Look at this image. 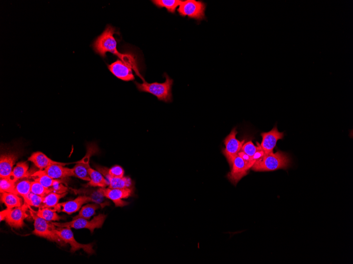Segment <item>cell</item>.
<instances>
[{
  "label": "cell",
  "mask_w": 353,
  "mask_h": 264,
  "mask_svg": "<svg viewBox=\"0 0 353 264\" xmlns=\"http://www.w3.org/2000/svg\"><path fill=\"white\" fill-rule=\"evenodd\" d=\"M261 135L262 141L259 145L265 154L273 153L277 141L284 137V133L278 131L276 126L270 132H263Z\"/></svg>",
  "instance_id": "cell-13"
},
{
  "label": "cell",
  "mask_w": 353,
  "mask_h": 264,
  "mask_svg": "<svg viewBox=\"0 0 353 264\" xmlns=\"http://www.w3.org/2000/svg\"><path fill=\"white\" fill-rule=\"evenodd\" d=\"M108 68L118 78L125 81H133L135 77L132 71V67L122 61L117 62L108 66Z\"/></svg>",
  "instance_id": "cell-15"
},
{
  "label": "cell",
  "mask_w": 353,
  "mask_h": 264,
  "mask_svg": "<svg viewBox=\"0 0 353 264\" xmlns=\"http://www.w3.org/2000/svg\"><path fill=\"white\" fill-rule=\"evenodd\" d=\"M28 169L29 165L26 162H19L8 178L15 182L20 179L28 178L31 175Z\"/></svg>",
  "instance_id": "cell-20"
},
{
  "label": "cell",
  "mask_w": 353,
  "mask_h": 264,
  "mask_svg": "<svg viewBox=\"0 0 353 264\" xmlns=\"http://www.w3.org/2000/svg\"><path fill=\"white\" fill-rule=\"evenodd\" d=\"M28 160L32 162L40 170H43L44 169L54 165L63 166L68 165L66 163L53 161L47 157L44 153L40 152L33 153L28 158Z\"/></svg>",
  "instance_id": "cell-17"
},
{
  "label": "cell",
  "mask_w": 353,
  "mask_h": 264,
  "mask_svg": "<svg viewBox=\"0 0 353 264\" xmlns=\"http://www.w3.org/2000/svg\"><path fill=\"white\" fill-rule=\"evenodd\" d=\"M31 177L45 187L51 188L58 184L62 183L63 180L55 179L50 177L43 170H40L32 174Z\"/></svg>",
  "instance_id": "cell-19"
},
{
  "label": "cell",
  "mask_w": 353,
  "mask_h": 264,
  "mask_svg": "<svg viewBox=\"0 0 353 264\" xmlns=\"http://www.w3.org/2000/svg\"><path fill=\"white\" fill-rule=\"evenodd\" d=\"M257 144L258 145V146H257V147H258L257 151V152H256V153L254 154V155H253V157H252V158H253L255 161H256V160H257L258 159H260L261 158H262V157L263 156V155L265 154V153H264V152L262 150L261 147H260V145H259V144L257 143Z\"/></svg>",
  "instance_id": "cell-35"
},
{
  "label": "cell",
  "mask_w": 353,
  "mask_h": 264,
  "mask_svg": "<svg viewBox=\"0 0 353 264\" xmlns=\"http://www.w3.org/2000/svg\"><path fill=\"white\" fill-rule=\"evenodd\" d=\"M15 186L16 182L13 181L8 177L2 178L0 179V192H1V194L8 193L17 195L16 192Z\"/></svg>",
  "instance_id": "cell-30"
},
{
  "label": "cell",
  "mask_w": 353,
  "mask_h": 264,
  "mask_svg": "<svg viewBox=\"0 0 353 264\" xmlns=\"http://www.w3.org/2000/svg\"><path fill=\"white\" fill-rule=\"evenodd\" d=\"M19 157L18 153L11 152L2 154L0 157V178L8 177L13 171V167Z\"/></svg>",
  "instance_id": "cell-16"
},
{
  "label": "cell",
  "mask_w": 353,
  "mask_h": 264,
  "mask_svg": "<svg viewBox=\"0 0 353 264\" xmlns=\"http://www.w3.org/2000/svg\"><path fill=\"white\" fill-rule=\"evenodd\" d=\"M181 0H153L152 3L159 8H165L172 13H175L176 8L181 3Z\"/></svg>",
  "instance_id": "cell-26"
},
{
  "label": "cell",
  "mask_w": 353,
  "mask_h": 264,
  "mask_svg": "<svg viewBox=\"0 0 353 264\" xmlns=\"http://www.w3.org/2000/svg\"><path fill=\"white\" fill-rule=\"evenodd\" d=\"M100 204L98 203L95 204H87L83 206L80 209L78 215L75 217L73 220L82 218L86 220H89L95 214L97 209L101 207Z\"/></svg>",
  "instance_id": "cell-27"
},
{
  "label": "cell",
  "mask_w": 353,
  "mask_h": 264,
  "mask_svg": "<svg viewBox=\"0 0 353 264\" xmlns=\"http://www.w3.org/2000/svg\"><path fill=\"white\" fill-rule=\"evenodd\" d=\"M1 200L9 209L23 205L22 198H20L18 195L12 193H1Z\"/></svg>",
  "instance_id": "cell-23"
},
{
  "label": "cell",
  "mask_w": 353,
  "mask_h": 264,
  "mask_svg": "<svg viewBox=\"0 0 353 264\" xmlns=\"http://www.w3.org/2000/svg\"><path fill=\"white\" fill-rule=\"evenodd\" d=\"M67 194V193L64 194H57L51 192L49 195H47L46 197L44 198L42 208H49L52 209L54 211L57 212V206L58 204L59 200L61 198H64Z\"/></svg>",
  "instance_id": "cell-25"
},
{
  "label": "cell",
  "mask_w": 353,
  "mask_h": 264,
  "mask_svg": "<svg viewBox=\"0 0 353 264\" xmlns=\"http://www.w3.org/2000/svg\"><path fill=\"white\" fill-rule=\"evenodd\" d=\"M231 167V171L228 174L227 178L236 186L244 176L248 175L250 169L239 155L234 159Z\"/></svg>",
  "instance_id": "cell-11"
},
{
  "label": "cell",
  "mask_w": 353,
  "mask_h": 264,
  "mask_svg": "<svg viewBox=\"0 0 353 264\" xmlns=\"http://www.w3.org/2000/svg\"><path fill=\"white\" fill-rule=\"evenodd\" d=\"M30 209V214L34 220V226L35 230L32 232L33 234L36 235L42 238L49 240L50 241L55 242L61 246H64L66 245V243L61 239L53 231L54 226L51 224H50L49 221L40 218L33 210L29 206Z\"/></svg>",
  "instance_id": "cell-4"
},
{
  "label": "cell",
  "mask_w": 353,
  "mask_h": 264,
  "mask_svg": "<svg viewBox=\"0 0 353 264\" xmlns=\"http://www.w3.org/2000/svg\"><path fill=\"white\" fill-rule=\"evenodd\" d=\"M109 182L108 188H132V182L130 178L124 177L122 178L113 177L106 173H101Z\"/></svg>",
  "instance_id": "cell-22"
},
{
  "label": "cell",
  "mask_w": 353,
  "mask_h": 264,
  "mask_svg": "<svg viewBox=\"0 0 353 264\" xmlns=\"http://www.w3.org/2000/svg\"><path fill=\"white\" fill-rule=\"evenodd\" d=\"M258 147H256L252 141H249L244 144L242 148V151L251 157H253L254 154L257 151Z\"/></svg>",
  "instance_id": "cell-32"
},
{
  "label": "cell",
  "mask_w": 353,
  "mask_h": 264,
  "mask_svg": "<svg viewBox=\"0 0 353 264\" xmlns=\"http://www.w3.org/2000/svg\"><path fill=\"white\" fill-rule=\"evenodd\" d=\"M53 231L66 243H69L71 246V251L72 253L76 252L77 250L83 249L84 251L88 254L92 255L95 253L93 243L81 244L78 242L74 238L71 228L63 227L56 228L55 227Z\"/></svg>",
  "instance_id": "cell-9"
},
{
  "label": "cell",
  "mask_w": 353,
  "mask_h": 264,
  "mask_svg": "<svg viewBox=\"0 0 353 264\" xmlns=\"http://www.w3.org/2000/svg\"><path fill=\"white\" fill-rule=\"evenodd\" d=\"M53 189V192L57 194H64L67 193V188L64 186L62 183L58 184L51 187Z\"/></svg>",
  "instance_id": "cell-34"
},
{
  "label": "cell",
  "mask_w": 353,
  "mask_h": 264,
  "mask_svg": "<svg viewBox=\"0 0 353 264\" xmlns=\"http://www.w3.org/2000/svg\"><path fill=\"white\" fill-rule=\"evenodd\" d=\"M179 6L177 10L182 17L188 16L199 22L207 19L205 16L206 4L202 1L186 0L182 1Z\"/></svg>",
  "instance_id": "cell-6"
},
{
  "label": "cell",
  "mask_w": 353,
  "mask_h": 264,
  "mask_svg": "<svg viewBox=\"0 0 353 264\" xmlns=\"http://www.w3.org/2000/svg\"><path fill=\"white\" fill-rule=\"evenodd\" d=\"M99 148L96 144L91 143L87 146V153L84 157L76 162V165L72 168L74 177L90 181V176L88 170L91 168L90 160L92 155L98 154Z\"/></svg>",
  "instance_id": "cell-7"
},
{
  "label": "cell",
  "mask_w": 353,
  "mask_h": 264,
  "mask_svg": "<svg viewBox=\"0 0 353 264\" xmlns=\"http://www.w3.org/2000/svg\"><path fill=\"white\" fill-rule=\"evenodd\" d=\"M44 172L50 177L55 179H64L74 176L72 168L64 167L59 165L49 166L45 169Z\"/></svg>",
  "instance_id": "cell-18"
},
{
  "label": "cell",
  "mask_w": 353,
  "mask_h": 264,
  "mask_svg": "<svg viewBox=\"0 0 353 264\" xmlns=\"http://www.w3.org/2000/svg\"><path fill=\"white\" fill-rule=\"evenodd\" d=\"M88 174L90 176L91 180L89 183L87 184V186L105 188L107 186H109V182L99 171L90 168L88 170Z\"/></svg>",
  "instance_id": "cell-21"
},
{
  "label": "cell",
  "mask_w": 353,
  "mask_h": 264,
  "mask_svg": "<svg viewBox=\"0 0 353 264\" xmlns=\"http://www.w3.org/2000/svg\"><path fill=\"white\" fill-rule=\"evenodd\" d=\"M237 133L236 128H234L224 140L226 148L223 150L222 153L230 167L232 166L235 158L241 151L242 147L245 143V140L240 141L237 139L236 137Z\"/></svg>",
  "instance_id": "cell-8"
},
{
  "label": "cell",
  "mask_w": 353,
  "mask_h": 264,
  "mask_svg": "<svg viewBox=\"0 0 353 264\" xmlns=\"http://www.w3.org/2000/svg\"><path fill=\"white\" fill-rule=\"evenodd\" d=\"M52 188H47L36 181H31V192L45 198L47 195L53 192Z\"/></svg>",
  "instance_id": "cell-29"
},
{
  "label": "cell",
  "mask_w": 353,
  "mask_h": 264,
  "mask_svg": "<svg viewBox=\"0 0 353 264\" xmlns=\"http://www.w3.org/2000/svg\"><path fill=\"white\" fill-rule=\"evenodd\" d=\"M238 155L241 157L250 169L255 164V161L252 158L249 156L248 155L243 152L242 151L239 153Z\"/></svg>",
  "instance_id": "cell-33"
},
{
  "label": "cell",
  "mask_w": 353,
  "mask_h": 264,
  "mask_svg": "<svg viewBox=\"0 0 353 264\" xmlns=\"http://www.w3.org/2000/svg\"><path fill=\"white\" fill-rule=\"evenodd\" d=\"M290 158L287 154L281 151L276 153L265 154L256 160L251 169L255 172H272L286 169L290 165Z\"/></svg>",
  "instance_id": "cell-2"
},
{
  "label": "cell",
  "mask_w": 353,
  "mask_h": 264,
  "mask_svg": "<svg viewBox=\"0 0 353 264\" xmlns=\"http://www.w3.org/2000/svg\"><path fill=\"white\" fill-rule=\"evenodd\" d=\"M29 206L26 204L12 209L5 219L6 222L12 228L20 229L25 225L24 220L28 218L26 214Z\"/></svg>",
  "instance_id": "cell-12"
},
{
  "label": "cell",
  "mask_w": 353,
  "mask_h": 264,
  "mask_svg": "<svg viewBox=\"0 0 353 264\" xmlns=\"http://www.w3.org/2000/svg\"><path fill=\"white\" fill-rule=\"evenodd\" d=\"M25 178L20 179L16 182L15 189L17 194L21 196L25 202L28 199L31 192V181Z\"/></svg>",
  "instance_id": "cell-24"
},
{
  "label": "cell",
  "mask_w": 353,
  "mask_h": 264,
  "mask_svg": "<svg viewBox=\"0 0 353 264\" xmlns=\"http://www.w3.org/2000/svg\"><path fill=\"white\" fill-rule=\"evenodd\" d=\"M115 33L114 27L108 25L104 32L98 37L93 44V48L95 52L103 58L105 57L107 52H111L122 60V62L130 66L134 69L138 76L145 81L141 77L138 70L137 65L134 58L129 55L120 53L117 50V43L113 35Z\"/></svg>",
  "instance_id": "cell-1"
},
{
  "label": "cell",
  "mask_w": 353,
  "mask_h": 264,
  "mask_svg": "<svg viewBox=\"0 0 353 264\" xmlns=\"http://www.w3.org/2000/svg\"><path fill=\"white\" fill-rule=\"evenodd\" d=\"M92 201L98 203L89 196H80L76 199L58 204L57 206V211L71 215L78 212L83 205Z\"/></svg>",
  "instance_id": "cell-14"
},
{
  "label": "cell",
  "mask_w": 353,
  "mask_h": 264,
  "mask_svg": "<svg viewBox=\"0 0 353 264\" xmlns=\"http://www.w3.org/2000/svg\"><path fill=\"white\" fill-rule=\"evenodd\" d=\"M44 199V198L42 197V196L31 193L28 196V199L25 203L30 206L42 208Z\"/></svg>",
  "instance_id": "cell-31"
},
{
  "label": "cell",
  "mask_w": 353,
  "mask_h": 264,
  "mask_svg": "<svg viewBox=\"0 0 353 264\" xmlns=\"http://www.w3.org/2000/svg\"><path fill=\"white\" fill-rule=\"evenodd\" d=\"M35 213L40 218L49 222L59 221L62 219L53 209L49 208H39Z\"/></svg>",
  "instance_id": "cell-28"
},
{
  "label": "cell",
  "mask_w": 353,
  "mask_h": 264,
  "mask_svg": "<svg viewBox=\"0 0 353 264\" xmlns=\"http://www.w3.org/2000/svg\"><path fill=\"white\" fill-rule=\"evenodd\" d=\"M11 210L12 209L7 208L4 210V211L1 212V213H0V221H2L5 220L6 217L8 216Z\"/></svg>",
  "instance_id": "cell-36"
},
{
  "label": "cell",
  "mask_w": 353,
  "mask_h": 264,
  "mask_svg": "<svg viewBox=\"0 0 353 264\" xmlns=\"http://www.w3.org/2000/svg\"><path fill=\"white\" fill-rule=\"evenodd\" d=\"M106 218V215L100 214L94 217V219L91 221L79 218L67 222H51L52 225L57 227L75 228L76 229H88L90 230L91 234H93L95 229L101 228L103 226Z\"/></svg>",
  "instance_id": "cell-5"
},
{
  "label": "cell",
  "mask_w": 353,
  "mask_h": 264,
  "mask_svg": "<svg viewBox=\"0 0 353 264\" xmlns=\"http://www.w3.org/2000/svg\"><path fill=\"white\" fill-rule=\"evenodd\" d=\"M98 192L101 196L111 200L116 207H124L129 203L122 199L130 197L133 192L132 188H100Z\"/></svg>",
  "instance_id": "cell-10"
},
{
  "label": "cell",
  "mask_w": 353,
  "mask_h": 264,
  "mask_svg": "<svg viewBox=\"0 0 353 264\" xmlns=\"http://www.w3.org/2000/svg\"><path fill=\"white\" fill-rule=\"evenodd\" d=\"M165 76L166 81L164 83L149 84L144 81L143 84H139L137 82H135V84L140 91L151 93L157 97L159 100L164 101L165 103H172L174 81L166 73H165Z\"/></svg>",
  "instance_id": "cell-3"
}]
</instances>
